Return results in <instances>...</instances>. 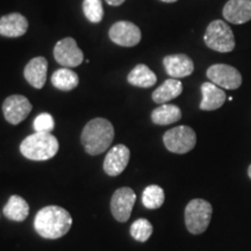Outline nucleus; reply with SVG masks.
I'll list each match as a JSON object with an SVG mask.
<instances>
[{
	"label": "nucleus",
	"instance_id": "423d86ee",
	"mask_svg": "<svg viewBox=\"0 0 251 251\" xmlns=\"http://www.w3.org/2000/svg\"><path fill=\"white\" fill-rule=\"evenodd\" d=\"M163 142L169 151L186 153L196 147L197 135L188 126H178L166 131L163 136Z\"/></svg>",
	"mask_w": 251,
	"mask_h": 251
},
{
	"label": "nucleus",
	"instance_id": "a211bd4d",
	"mask_svg": "<svg viewBox=\"0 0 251 251\" xmlns=\"http://www.w3.org/2000/svg\"><path fill=\"white\" fill-rule=\"evenodd\" d=\"M183 92V84L180 80L170 78L166 79L161 86H158L152 92V100L156 103H166L170 100L179 97Z\"/></svg>",
	"mask_w": 251,
	"mask_h": 251
},
{
	"label": "nucleus",
	"instance_id": "b1692460",
	"mask_svg": "<svg viewBox=\"0 0 251 251\" xmlns=\"http://www.w3.org/2000/svg\"><path fill=\"white\" fill-rule=\"evenodd\" d=\"M152 225L147 219H139L131 225L130 235L139 242H146L148 241L152 234Z\"/></svg>",
	"mask_w": 251,
	"mask_h": 251
},
{
	"label": "nucleus",
	"instance_id": "dca6fc26",
	"mask_svg": "<svg viewBox=\"0 0 251 251\" xmlns=\"http://www.w3.org/2000/svg\"><path fill=\"white\" fill-rule=\"evenodd\" d=\"M28 29L27 19L20 13H11L0 18V35L5 37H20Z\"/></svg>",
	"mask_w": 251,
	"mask_h": 251
},
{
	"label": "nucleus",
	"instance_id": "c85d7f7f",
	"mask_svg": "<svg viewBox=\"0 0 251 251\" xmlns=\"http://www.w3.org/2000/svg\"><path fill=\"white\" fill-rule=\"evenodd\" d=\"M248 175H249V177H250V179H251V164L249 166V169H248Z\"/></svg>",
	"mask_w": 251,
	"mask_h": 251
},
{
	"label": "nucleus",
	"instance_id": "4be33fe9",
	"mask_svg": "<svg viewBox=\"0 0 251 251\" xmlns=\"http://www.w3.org/2000/svg\"><path fill=\"white\" fill-rule=\"evenodd\" d=\"M51 83L57 90L71 91L76 89L79 84V78L70 68H61L56 70L51 76Z\"/></svg>",
	"mask_w": 251,
	"mask_h": 251
},
{
	"label": "nucleus",
	"instance_id": "9b49d317",
	"mask_svg": "<svg viewBox=\"0 0 251 251\" xmlns=\"http://www.w3.org/2000/svg\"><path fill=\"white\" fill-rule=\"evenodd\" d=\"M108 36L115 45L134 47L140 43L142 34L140 28L130 21H118L111 27Z\"/></svg>",
	"mask_w": 251,
	"mask_h": 251
},
{
	"label": "nucleus",
	"instance_id": "39448f33",
	"mask_svg": "<svg viewBox=\"0 0 251 251\" xmlns=\"http://www.w3.org/2000/svg\"><path fill=\"white\" fill-rule=\"evenodd\" d=\"M203 41L209 49L218 52H231L235 49L233 30L222 20H215L208 25Z\"/></svg>",
	"mask_w": 251,
	"mask_h": 251
},
{
	"label": "nucleus",
	"instance_id": "6ab92c4d",
	"mask_svg": "<svg viewBox=\"0 0 251 251\" xmlns=\"http://www.w3.org/2000/svg\"><path fill=\"white\" fill-rule=\"evenodd\" d=\"M29 214V205L24 198L12 196L4 207V215L8 220L15 222H23Z\"/></svg>",
	"mask_w": 251,
	"mask_h": 251
},
{
	"label": "nucleus",
	"instance_id": "412c9836",
	"mask_svg": "<svg viewBox=\"0 0 251 251\" xmlns=\"http://www.w3.org/2000/svg\"><path fill=\"white\" fill-rule=\"evenodd\" d=\"M181 119V111L178 106L163 103V105L153 109L151 113V120L155 125L166 126L175 124Z\"/></svg>",
	"mask_w": 251,
	"mask_h": 251
},
{
	"label": "nucleus",
	"instance_id": "393cba45",
	"mask_svg": "<svg viewBox=\"0 0 251 251\" xmlns=\"http://www.w3.org/2000/svg\"><path fill=\"white\" fill-rule=\"evenodd\" d=\"M83 12L90 23L99 24L103 18L101 0H84Z\"/></svg>",
	"mask_w": 251,
	"mask_h": 251
},
{
	"label": "nucleus",
	"instance_id": "7ed1b4c3",
	"mask_svg": "<svg viewBox=\"0 0 251 251\" xmlns=\"http://www.w3.org/2000/svg\"><path fill=\"white\" fill-rule=\"evenodd\" d=\"M59 149L58 140L50 133L35 131L20 144V151L30 161H48Z\"/></svg>",
	"mask_w": 251,
	"mask_h": 251
},
{
	"label": "nucleus",
	"instance_id": "aec40b11",
	"mask_svg": "<svg viewBox=\"0 0 251 251\" xmlns=\"http://www.w3.org/2000/svg\"><path fill=\"white\" fill-rule=\"evenodd\" d=\"M128 83L133 86L148 89L156 84L157 77L146 64H137L127 77Z\"/></svg>",
	"mask_w": 251,
	"mask_h": 251
},
{
	"label": "nucleus",
	"instance_id": "2eb2a0df",
	"mask_svg": "<svg viewBox=\"0 0 251 251\" xmlns=\"http://www.w3.org/2000/svg\"><path fill=\"white\" fill-rule=\"evenodd\" d=\"M48 71V62L45 57H35L28 62L24 70V76L31 86L40 90L45 86Z\"/></svg>",
	"mask_w": 251,
	"mask_h": 251
},
{
	"label": "nucleus",
	"instance_id": "f03ea898",
	"mask_svg": "<svg viewBox=\"0 0 251 251\" xmlns=\"http://www.w3.org/2000/svg\"><path fill=\"white\" fill-rule=\"evenodd\" d=\"M114 139V127L108 120L96 118L89 121L81 133V144L92 156L105 152Z\"/></svg>",
	"mask_w": 251,
	"mask_h": 251
},
{
	"label": "nucleus",
	"instance_id": "f257e3e1",
	"mask_svg": "<svg viewBox=\"0 0 251 251\" xmlns=\"http://www.w3.org/2000/svg\"><path fill=\"white\" fill-rule=\"evenodd\" d=\"M72 226L71 214L59 206H47L37 212L34 220L36 233L43 238L56 240L64 236Z\"/></svg>",
	"mask_w": 251,
	"mask_h": 251
},
{
	"label": "nucleus",
	"instance_id": "6e6552de",
	"mask_svg": "<svg viewBox=\"0 0 251 251\" xmlns=\"http://www.w3.org/2000/svg\"><path fill=\"white\" fill-rule=\"evenodd\" d=\"M54 57L63 68H76L84 61V54L76 40L72 37H65L56 43L54 48Z\"/></svg>",
	"mask_w": 251,
	"mask_h": 251
},
{
	"label": "nucleus",
	"instance_id": "f3484780",
	"mask_svg": "<svg viewBox=\"0 0 251 251\" xmlns=\"http://www.w3.org/2000/svg\"><path fill=\"white\" fill-rule=\"evenodd\" d=\"M202 100L200 102L201 111H215L222 107L227 96L221 87L215 85L214 83H203L201 85Z\"/></svg>",
	"mask_w": 251,
	"mask_h": 251
},
{
	"label": "nucleus",
	"instance_id": "20e7f679",
	"mask_svg": "<svg viewBox=\"0 0 251 251\" xmlns=\"http://www.w3.org/2000/svg\"><path fill=\"white\" fill-rule=\"evenodd\" d=\"M213 207L203 199H193L185 208V224L193 235L202 234L211 224Z\"/></svg>",
	"mask_w": 251,
	"mask_h": 251
},
{
	"label": "nucleus",
	"instance_id": "a878e982",
	"mask_svg": "<svg viewBox=\"0 0 251 251\" xmlns=\"http://www.w3.org/2000/svg\"><path fill=\"white\" fill-rule=\"evenodd\" d=\"M34 129L39 133H50L55 127L54 118L49 113H42L34 120Z\"/></svg>",
	"mask_w": 251,
	"mask_h": 251
},
{
	"label": "nucleus",
	"instance_id": "ddd939ff",
	"mask_svg": "<svg viewBox=\"0 0 251 251\" xmlns=\"http://www.w3.org/2000/svg\"><path fill=\"white\" fill-rule=\"evenodd\" d=\"M163 64H164L166 74L175 79L190 76L194 71L193 61L184 54L166 56L163 59Z\"/></svg>",
	"mask_w": 251,
	"mask_h": 251
},
{
	"label": "nucleus",
	"instance_id": "9d476101",
	"mask_svg": "<svg viewBox=\"0 0 251 251\" xmlns=\"http://www.w3.org/2000/svg\"><path fill=\"white\" fill-rule=\"evenodd\" d=\"M31 103L26 97L13 94L5 99L2 103V113L6 121L11 125H19L26 119L31 112Z\"/></svg>",
	"mask_w": 251,
	"mask_h": 251
},
{
	"label": "nucleus",
	"instance_id": "0eeeda50",
	"mask_svg": "<svg viewBox=\"0 0 251 251\" xmlns=\"http://www.w3.org/2000/svg\"><path fill=\"white\" fill-rule=\"evenodd\" d=\"M207 78L221 89L236 90L242 85V76L236 68L227 64H214L207 70Z\"/></svg>",
	"mask_w": 251,
	"mask_h": 251
},
{
	"label": "nucleus",
	"instance_id": "5701e85b",
	"mask_svg": "<svg viewBox=\"0 0 251 251\" xmlns=\"http://www.w3.org/2000/svg\"><path fill=\"white\" fill-rule=\"evenodd\" d=\"M164 190L158 185H150L143 191L142 202L148 209L159 208L164 203Z\"/></svg>",
	"mask_w": 251,
	"mask_h": 251
},
{
	"label": "nucleus",
	"instance_id": "cd10ccee",
	"mask_svg": "<svg viewBox=\"0 0 251 251\" xmlns=\"http://www.w3.org/2000/svg\"><path fill=\"white\" fill-rule=\"evenodd\" d=\"M161 1H163V2H176V1H178V0H161Z\"/></svg>",
	"mask_w": 251,
	"mask_h": 251
},
{
	"label": "nucleus",
	"instance_id": "bb28decb",
	"mask_svg": "<svg viewBox=\"0 0 251 251\" xmlns=\"http://www.w3.org/2000/svg\"><path fill=\"white\" fill-rule=\"evenodd\" d=\"M125 1L126 0H106V2L111 6H120L124 4Z\"/></svg>",
	"mask_w": 251,
	"mask_h": 251
},
{
	"label": "nucleus",
	"instance_id": "1a4fd4ad",
	"mask_svg": "<svg viewBox=\"0 0 251 251\" xmlns=\"http://www.w3.org/2000/svg\"><path fill=\"white\" fill-rule=\"evenodd\" d=\"M136 200V194L130 187L118 188L111 200V211L119 222H127Z\"/></svg>",
	"mask_w": 251,
	"mask_h": 251
},
{
	"label": "nucleus",
	"instance_id": "f8f14e48",
	"mask_svg": "<svg viewBox=\"0 0 251 251\" xmlns=\"http://www.w3.org/2000/svg\"><path fill=\"white\" fill-rule=\"evenodd\" d=\"M130 151L124 144H118L107 152L103 161V170L111 177L121 175L129 163Z\"/></svg>",
	"mask_w": 251,
	"mask_h": 251
},
{
	"label": "nucleus",
	"instance_id": "4468645a",
	"mask_svg": "<svg viewBox=\"0 0 251 251\" xmlns=\"http://www.w3.org/2000/svg\"><path fill=\"white\" fill-rule=\"evenodd\" d=\"M222 14L230 24H246L251 20V0H229L226 2Z\"/></svg>",
	"mask_w": 251,
	"mask_h": 251
}]
</instances>
